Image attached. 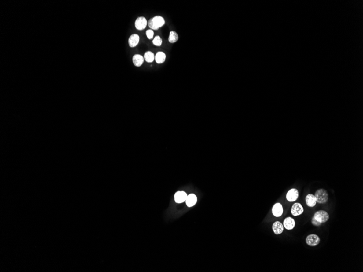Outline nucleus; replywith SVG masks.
Wrapping results in <instances>:
<instances>
[{
	"mask_svg": "<svg viewBox=\"0 0 363 272\" xmlns=\"http://www.w3.org/2000/svg\"><path fill=\"white\" fill-rule=\"evenodd\" d=\"M178 40V35L174 31L170 32L169 38V41L170 42L174 43V42H177Z\"/></svg>",
	"mask_w": 363,
	"mask_h": 272,
	"instance_id": "obj_18",
	"label": "nucleus"
},
{
	"mask_svg": "<svg viewBox=\"0 0 363 272\" xmlns=\"http://www.w3.org/2000/svg\"><path fill=\"white\" fill-rule=\"evenodd\" d=\"M318 203H326L328 200V194L327 192L324 189H320L317 190L314 195Z\"/></svg>",
	"mask_w": 363,
	"mask_h": 272,
	"instance_id": "obj_2",
	"label": "nucleus"
},
{
	"mask_svg": "<svg viewBox=\"0 0 363 272\" xmlns=\"http://www.w3.org/2000/svg\"><path fill=\"white\" fill-rule=\"evenodd\" d=\"M165 20L163 17L160 16H156L150 19L148 22V25L152 30H157L160 27L164 25Z\"/></svg>",
	"mask_w": 363,
	"mask_h": 272,
	"instance_id": "obj_1",
	"label": "nucleus"
},
{
	"mask_svg": "<svg viewBox=\"0 0 363 272\" xmlns=\"http://www.w3.org/2000/svg\"><path fill=\"white\" fill-rule=\"evenodd\" d=\"M166 56L164 52H158L155 56V60L158 64H162L165 61Z\"/></svg>",
	"mask_w": 363,
	"mask_h": 272,
	"instance_id": "obj_16",
	"label": "nucleus"
},
{
	"mask_svg": "<svg viewBox=\"0 0 363 272\" xmlns=\"http://www.w3.org/2000/svg\"><path fill=\"white\" fill-rule=\"evenodd\" d=\"M303 208L302 207V205L299 203H296L292 205V213L293 216H299L303 212Z\"/></svg>",
	"mask_w": 363,
	"mask_h": 272,
	"instance_id": "obj_7",
	"label": "nucleus"
},
{
	"mask_svg": "<svg viewBox=\"0 0 363 272\" xmlns=\"http://www.w3.org/2000/svg\"><path fill=\"white\" fill-rule=\"evenodd\" d=\"M186 204L188 207H192L195 205L197 202V197L194 194H190L187 196L186 199Z\"/></svg>",
	"mask_w": 363,
	"mask_h": 272,
	"instance_id": "obj_14",
	"label": "nucleus"
},
{
	"mask_svg": "<svg viewBox=\"0 0 363 272\" xmlns=\"http://www.w3.org/2000/svg\"><path fill=\"white\" fill-rule=\"evenodd\" d=\"M147 20L145 17L141 16L138 18L135 22V26L138 30H144L147 26Z\"/></svg>",
	"mask_w": 363,
	"mask_h": 272,
	"instance_id": "obj_5",
	"label": "nucleus"
},
{
	"mask_svg": "<svg viewBox=\"0 0 363 272\" xmlns=\"http://www.w3.org/2000/svg\"><path fill=\"white\" fill-rule=\"evenodd\" d=\"M299 197V191L297 189H292L288 192L286 198L289 201L293 202L296 201Z\"/></svg>",
	"mask_w": 363,
	"mask_h": 272,
	"instance_id": "obj_6",
	"label": "nucleus"
},
{
	"mask_svg": "<svg viewBox=\"0 0 363 272\" xmlns=\"http://www.w3.org/2000/svg\"><path fill=\"white\" fill-rule=\"evenodd\" d=\"M144 58L148 63H152L155 59V56L152 52L148 51L145 53Z\"/></svg>",
	"mask_w": 363,
	"mask_h": 272,
	"instance_id": "obj_17",
	"label": "nucleus"
},
{
	"mask_svg": "<svg viewBox=\"0 0 363 272\" xmlns=\"http://www.w3.org/2000/svg\"><path fill=\"white\" fill-rule=\"evenodd\" d=\"M272 229L275 234L279 235L282 233L284 230V226L280 222L277 221L273 223L272 226Z\"/></svg>",
	"mask_w": 363,
	"mask_h": 272,
	"instance_id": "obj_11",
	"label": "nucleus"
},
{
	"mask_svg": "<svg viewBox=\"0 0 363 272\" xmlns=\"http://www.w3.org/2000/svg\"><path fill=\"white\" fill-rule=\"evenodd\" d=\"M314 217L317 221L321 223H325L329 218L328 213L326 211L320 210L317 211L314 214Z\"/></svg>",
	"mask_w": 363,
	"mask_h": 272,
	"instance_id": "obj_3",
	"label": "nucleus"
},
{
	"mask_svg": "<svg viewBox=\"0 0 363 272\" xmlns=\"http://www.w3.org/2000/svg\"><path fill=\"white\" fill-rule=\"evenodd\" d=\"M306 201L308 206L309 207H314L317 204V198L313 194H309L306 197Z\"/></svg>",
	"mask_w": 363,
	"mask_h": 272,
	"instance_id": "obj_12",
	"label": "nucleus"
},
{
	"mask_svg": "<svg viewBox=\"0 0 363 272\" xmlns=\"http://www.w3.org/2000/svg\"><path fill=\"white\" fill-rule=\"evenodd\" d=\"M283 213V209L281 204H275L272 208V213L276 217H280Z\"/></svg>",
	"mask_w": 363,
	"mask_h": 272,
	"instance_id": "obj_9",
	"label": "nucleus"
},
{
	"mask_svg": "<svg viewBox=\"0 0 363 272\" xmlns=\"http://www.w3.org/2000/svg\"><path fill=\"white\" fill-rule=\"evenodd\" d=\"M312 224L314 225V226H317V227H319V226H321L322 224V223L319 222L318 221H317V220H316V219L314 218V217L312 218Z\"/></svg>",
	"mask_w": 363,
	"mask_h": 272,
	"instance_id": "obj_21",
	"label": "nucleus"
},
{
	"mask_svg": "<svg viewBox=\"0 0 363 272\" xmlns=\"http://www.w3.org/2000/svg\"><path fill=\"white\" fill-rule=\"evenodd\" d=\"M187 194L184 191H178L174 194V200L177 203H182L185 201L187 198Z\"/></svg>",
	"mask_w": 363,
	"mask_h": 272,
	"instance_id": "obj_8",
	"label": "nucleus"
},
{
	"mask_svg": "<svg viewBox=\"0 0 363 272\" xmlns=\"http://www.w3.org/2000/svg\"><path fill=\"white\" fill-rule=\"evenodd\" d=\"M320 242V238L318 236L312 234L308 236L306 238V243L309 246H316L318 245Z\"/></svg>",
	"mask_w": 363,
	"mask_h": 272,
	"instance_id": "obj_4",
	"label": "nucleus"
},
{
	"mask_svg": "<svg viewBox=\"0 0 363 272\" xmlns=\"http://www.w3.org/2000/svg\"><path fill=\"white\" fill-rule=\"evenodd\" d=\"M139 42V36L137 34H132L128 39V44L130 47L136 46Z\"/></svg>",
	"mask_w": 363,
	"mask_h": 272,
	"instance_id": "obj_13",
	"label": "nucleus"
},
{
	"mask_svg": "<svg viewBox=\"0 0 363 272\" xmlns=\"http://www.w3.org/2000/svg\"><path fill=\"white\" fill-rule=\"evenodd\" d=\"M146 35H147L148 39H151L153 38V37L154 32H153V31L152 30H147L146 32Z\"/></svg>",
	"mask_w": 363,
	"mask_h": 272,
	"instance_id": "obj_20",
	"label": "nucleus"
},
{
	"mask_svg": "<svg viewBox=\"0 0 363 272\" xmlns=\"http://www.w3.org/2000/svg\"><path fill=\"white\" fill-rule=\"evenodd\" d=\"M153 44L158 46H160L162 44V39L160 36H156L152 41Z\"/></svg>",
	"mask_w": 363,
	"mask_h": 272,
	"instance_id": "obj_19",
	"label": "nucleus"
},
{
	"mask_svg": "<svg viewBox=\"0 0 363 272\" xmlns=\"http://www.w3.org/2000/svg\"><path fill=\"white\" fill-rule=\"evenodd\" d=\"M144 58L140 54H135L133 56V62L135 66L139 67L144 63Z\"/></svg>",
	"mask_w": 363,
	"mask_h": 272,
	"instance_id": "obj_15",
	"label": "nucleus"
},
{
	"mask_svg": "<svg viewBox=\"0 0 363 272\" xmlns=\"http://www.w3.org/2000/svg\"><path fill=\"white\" fill-rule=\"evenodd\" d=\"M283 226L287 230H292L295 226V222L293 218L289 217L285 218L283 222Z\"/></svg>",
	"mask_w": 363,
	"mask_h": 272,
	"instance_id": "obj_10",
	"label": "nucleus"
}]
</instances>
